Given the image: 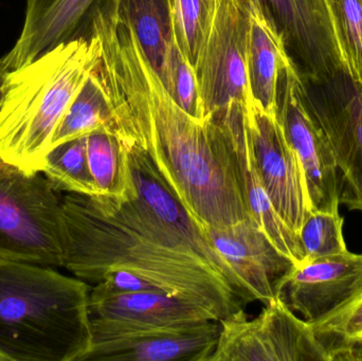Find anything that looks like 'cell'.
Listing matches in <instances>:
<instances>
[{"instance_id":"obj_8","label":"cell","mask_w":362,"mask_h":361,"mask_svg":"<svg viewBox=\"0 0 362 361\" xmlns=\"http://www.w3.org/2000/svg\"><path fill=\"white\" fill-rule=\"evenodd\" d=\"M90 329L82 361H209L221 332L218 320L161 326L90 318Z\"/></svg>"},{"instance_id":"obj_13","label":"cell","mask_w":362,"mask_h":361,"mask_svg":"<svg viewBox=\"0 0 362 361\" xmlns=\"http://www.w3.org/2000/svg\"><path fill=\"white\" fill-rule=\"evenodd\" d=\"M210 119L221 127L251 220L283 256L293 265L301 264L303 251L299 237L274 209L259 175L247 125L245 104H232Z\"/></svg>"},{"instance_id":"obj_22","label":"cell","mask_w":362,"mask_h":361,"mask_svg":"<svg viewBox=\"0 0 362 361\" xmlns=\"http://www.w3.org/2000/svg\"><path fill=\"white\" fill-rule=\"evenodd\" d=\"M171 38L195 69L214 19L216 0H165Z\"/></svg>"},{"instance_id":"obj_20","label":"cell","mask_w":362,"mask_h":361,"mask_svg":"<svg viewBox=\"0 0 362 361\" xmlns=\"http://www.w3.org/2000/svg\"><path fill=\"white\" fill-rule=\"evenodd\" d=\"M87 156L99 195L122 201L137 196L127 146L116 129L87 136Z\"/></svg>"},{"instance_id":"obj_28","label":"cell","mask_w":362,"mask_h":361,"mask_svg":"<svg viewBox=\"0 0 362 361\" xmlns=\"http://www.w3.org/2000/svg\"><path fill=\"white\" fill-rule=\"evenodd\" d=\"M337 361H362V338L346 350Z\"/></svg>"},{"instance_id":"obj_5","label":"cell","mask_w":362,"mask_h":361,"mask_svg":"<svg viewBox=\"0 0 362 361\" xmlns=\"http://www.w3.org/2000/svg\"><path fill=\"white\" fill-rule=\"evenodd\" d=\"M62 199L40 173L0 157V260L63 266Z\"/></svg>"},{"instance_id":"obj_1","label":"cell","mask_w":362,"mask_h":361,"mask_svg":"<svg viewBox=\"0 0 362 361\" xmlns=\"http://www.w3.org/2000/svg\"><path fill=\"white\" fill-rule=\"evenodd\" d=\"M93 6L90 33L101 40L100 72L117 133L146 155L198 226L221 229L249 220L221 127L191 116L170 95L119 4Z\"/></svg>"},{"instance_id":"obj_29","label":"cell","mask_w":362,"mask_h":361,"mask_svg":"<svg viewBox=\"0 0 362 361\" xmlns=\"http://www.w3.org/2000/svg\"><path fill=\"white\" fill-rule=\"evenodd\" d=\"M10 70L4 66L0 59V110H1L2 101H4V85H6V78H8Z\"/></svg>"},{"instance_id":"obj_12","label":"cell","mask_w":362,"mask_h":361,"mask_svg":"<svg viewBox=\"0 0 362 361\" xmlns=\"http://www.w3.org/2000/svg\"><path fill=\"white\" fill-rule=\"evenodd\" d=\"M284 40L302 78L318 83L346 71L327 0H255Z\"/></svg>"},{"instance_id":"obj_21","label":"cell","mask_w":362,"mask_h":361,"mask_svg":"<svg viewBox=\"0 0 362 361\" xmlns=\"http://www.w3.org/2000/svg\"><path fill=\"white\" fill-rule=\"evenodd\" d=\"M114 129L112 101L99 67L87 78L55 129L50 150L59 144L86 137L95 131Z\"/></svg>"},{"instance_id":"obj_18","label":"cell","mask_w":362,"mask_h":361,"mask_svg":"<svg viewBox=\"0 0 362 361\" xmlns=\"http://www.w3.org/2000/svg\"><path fill=\"white\" fill-rule=\"evenodd\" d=\"M284 40L255 0H250L248 78L253 100L269 114H278L279 78L291 61Z\"/></svg>"},{"instance_id":"obj_16","label":"cell","mask_w":362,"mask_h":361,"mask_svg":"<svg viewBox=\"0 0 362 361\" xmlns=\"http://www.w3.org/2000/svg\"><path fill=\"white\" fill-rule=\"evenodd\" d=\"M97 0H27L18 40L2 57L8 70L17 69L49 49L74 38V32Z\"/></svg>"},{"instance_id":"obj_26","label":"cell","mask_w":362,"mask_h":361,"mask_svg":"<svg viewBox=\"0 0 362 361\" xmlns=\"http://www.w3.org/2000/svg\"><path fill=\"white\" fill-rule=\"evenodd\" d=\"M344 225L340 212H310L299 233L303 251L302 263L350 251L344 239Z\"/></svg>"},{"instance_id":"obj_15","label":"cell","mask_w":362,"mask_h":361,"mask_svg":"<svg viewBox=\"0 0 362 361\" xmlns=\"http://www.w3.org/2000/svg\"><path fill=\"white\" fill-rule=\"evenodd\" d=\"M362 280V254L348 251L293 265L274 283V292L308 324L327 315Z\"/></svg>"},{"instance_id":"obj_9","label":"cell","mask_w":362,"mask_h":361,"mask_svg":"<svg viewBox=\"0 0 362 361\" xmlns=\"http://www.w3.org/2000/svg\"><path fill=\"white\" fill-rule=\"evenodd\" d=\"M278 118L303 167L312 211H339L341 175L327 136L306 102L305 83L291 59L279 78Z\"/></svg>"},{"instance_id":"obj_14","label":"cell","mask_w":362,"mask_h":361,"mask_svg":"<svg viewBox=\"0 0 362 361\" xmlns=\"http://www.w3.org/2000/svg\"><path fill=\"white\" fill-rule=\"evenodd\" d=\"M219 256L235 273L243 304H267L276 297L274 283L293 266L252 220L217 229L200 227Z\"/></svg>"},{"instance_id":"obj_11","label":"cell","mask_w":362,"mask_h":361,"mask_svg":"<svg viewBox=\"0 0 362 361\" xmlns=\"http://www.w3.org/2000/svg\"><path fill=\"white\" fill-rule=\"evenodd\" d=\"M257 169L274 209L299 237L312 212L303 167L285 135L278 114L263 110L252 95L245 104Z\"/></svg>"},{"instance_id":"obj_3","label":"cell","mask_w":362,"mask_h":361,"mask_svg":"<svg viewBox=\"0 0 362 361\" xmlns=\"http://www.w3.org/2000/svg\"><path fill=\"white\" fill-rule=\"evenodd\" d=\"M90 292L49 266L0 260V361H82Z\"/></svg>"},{"instance_id":"obj_17","label":"cell","mask_w":362,"mask_h":361,"mask_svg":"<svg viewBox=\"0 0 362 361\" xmlns=\"http://www.w3.org/2000/svg\"><path fill=\"white\" fill-rule=\"evenodd\" d=\"M89 318L161 326H185L218 320L200 305L157 292L112 296H98L90 292Z\"/></svg>"},{"instance_id":"obj_10","label":"cell","mask_w":362,"mask_h":361,"mask_svg":"<svg viewBox=\"0 0 362 361\" xmlns=\"http://www.w3.org/2000/svg\"><path fill=\"white\" fill-rule=\"evenodd\" d=\"M304 83L308 108L327 136L341 175L340 203L362 212V87L346 71L323 82Z\"/></svg>"},{"instance_id":"obj_4","label":"cell","mask_w":362,"mask_h":361,"mask_svg":"<svg viewBox=\"0 0 362 361\" xmlns=\"http://www.w3.org/2000/svg\"><path fill=\"white\" fill-rule=\"evenodd\" d=\"M101 61V40L90 33L10 70L0 110V157L28 173H42L55 129Z\"/></svg>"},{"instance_id":"obj_2","label":"cell","mask_w":362,"mask_h":361,"mask_svg":"<svg viewBox=\"0 0 362 361\" xmlns=\"http://www.w3.org/2000/svg\"><path fill=\"white\" fill-rule=\"evenodd\" d=\"M62 208L63 267L78 279L97 284L112 271H129L218 320L243 309L227 261L170 226L139 193L123 201L67 193Z\"/></svg>"},{"instance_id":"obj_24","label":"cell","mask_w":362,"mask_h":361,"mask_svg":"<svg viewBox=\"0 0 362 361\" xmlns=\"http://www.w3.org/2000/svg\"><path fill=\"white\" fill-rule=\"evenodd\" d=\"M331 361L362 338V280L339 305L310 324Z\"/></svg>"},{"instance_id":"obj_7","label":"cell","mask_w":362,"mask_h":361,"mask_svg":"<svg viewBox=\"0 0 362 361\" xmlns=\"http://www.w3.org/2000/svg\"><path fill=\"white\" fill-rule=\"evenodd\" d=\"M250 0H216L210 34L195 67L200 118L251 97L248 78Z\"/></svg>"},{"instance_id":"obj_27","label":"cell","mask_w":362,"mask_h":361,"mask_svg":"<svg viewBox=\"0 0 362 361\" xmlns=\"http://www.w3.org/2000/svg\"><path fill=\"white\" fill-rule=\"evenodd\" d=\"M175 44V42H174ZM181 108L195 118H200L199 90L195 69L183 57L180 48L175 45L174 69L171 84L167 89Z\"/></svg>"},{"instance_id":"obj_19","label":"cell","mask_w":362,"mask_h":361,"mask_svg":"<svg viewBox=\"0 0 362 361\" xmlns=\"http://www.w3.org/2000/svg\"><path fill=\"white\" fill-rule=\"evenodd\" d=\"M119 12L135 32L165 88H169L175 45L171 38L165 0H121Z\"/></svg>"},{"instance_id":"obj_6","label":"cell","mask_w":362,"mask_h":361,"mask_svg":"<svg viewBox=\"0 0 362 361\" xmlns=\"http://www.w3.org/2000/svg\"><path fill=\"white\" fill-rule=\"evenodd\" d=\"M221 332L209 361H331L312 326L278 296L257 317L244 309L219 320Z\"/></svg>"},{"instance_id":"obj_25","label":"cell","mask_w":362,"mask_h":361,"mask_svg":"<svg viewBox=\"0 0 362 361\" xmlns=\"http://www.w3.org/2000/svg\"><path fill=\"white\" fill-rule=\"evenodd\" d=\"M346 72L362 87V0H327Z\"/></svg>"},{"instance_id":"obj_23","label":"cell","mask_w":362,"mask_h":361,"mask_svg":"<svg viewBox=\"0 0 362 361\" xmlns=\"http://www.w3.org/2000/svg\"><path fill=\"white\" fill-rule=\"evenodd\" d=\"M42 173L57 192L99 195L89 169L87 136L51 148L45 157Z\"/></svg>"}]
</instances>
